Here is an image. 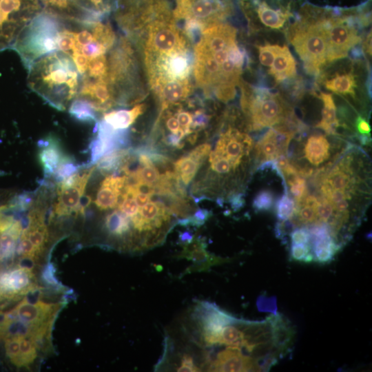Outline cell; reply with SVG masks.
<instances>
[{"instance_id": "cell-27", "label": "cell", "mask_w": 372, "mask_h": 372, "mask_svg": "<svg viewBox=\"0 0 372 372\" xmlns=\"http://www.w3.org/2000/svg\"><path fill=\"white\" fill-rule=\"evenodd\" d=\"M81 167V166L76 163L74 158L65 154L52 177L59 183L78 172Z\"/></svg>"}, {"instance_id": "cell-10", "label": "cell", "mask_w": 372, "mask_h": 372, "mask_svg": "<svg viewBox=\"0 0 372 372\" xmlns=\"http://www.w3.org/2000/svg\"><path fill=\"white\" fill-rule=\"evenodd\" d=\"M211 371H261L258 362L251 356L243 354L237 347H227L220 351L209 364Z\"/></svg>"}, {"instance_id": "cell-17", "label": "cell", "mask_w": 372, "mask_h": 372, "mask_svg": "<svg viewBox=\"0 0 372 372\" xmlns=\"http://www.w3.org/2000/svg\"><path fill=\"white\" fill-rule=\"evenodd\" d=\"M304 153L311 164L318 165L330 156V144L324 136L312 135L305 143Z\"/></svg>"}, {"instance_id": "cell-32", "label": "cell", "mask_w": 372, "mask_h": 372, "mask_svg": "<svg viewBox=\"0 0 372 372\" xmlns=\"http://www.w3.org/2000/svg\"><path fill=\"white\" fill-rule=\"evenodd\" d=\"M5 349L10 362L16 366L20 367L19 335H11L5 338Z\"/></svg>"}, {"instance_id": "cell-24", "label": "cell", "mask_w": 372, "mask_h": 372, "mask_svg": "<svg viewBox=\"0 0 372 372\" xmlns=\"http://www.w3.org/2000/svg\"><path fill=\"white\" fill-rule=\"evenodd\" d=\"M325 87L339 94H349L355 96L356 82L352 73L336 74L334 77L327 80L324 83Z\"/></svg>"}, {"instance_id": "cell-20", "label": "cell", "mask_w": 372, "mask_h": 372, "mask_svg": "<svg viewBox=\"0 0 372 372\" xmlns=\"http://www.w3.org/2000/svg\"><path fill=\"white\" fill-rule=\"evenodd\" d=\"M320 98L323 103L322 119L316 125V127L323 130L329 134H336V129L339 126L336 118V107L330 94L321 92Z\"/></svg>"}, {"instance_id": "cell-1", "label": "cell", "mask_w": 372, "mask_h": 372, "mask_svg": "<svg viewBox=\"0 0 372 372\" xmlns=\"http://www.w3.org/2000/svg\"><path fill=\"white\" fill-rule=\"evenodd\" d=\"M236 30L229 24L205 28L194 47V77L206 96L223 102L236 95L244 63V54L238 47Z\"/></svg>"}, {"instance_id": "cell-22", "label": "cell", "mask_w": 372, "mask_h": 372, "mask_svg": "<svg viewBox=\"0 0 372 372\" xmlns=\"http://www.w3.org/2000/svg\"><path fill=\"white\" fill-rule=\"evenodd\" d=\"M256 156L261 161H273L282 155L276 139L275 128L269 130L256 145Z\"/></svg>"}, {"instance_id": "cell-12", "label": "cell", "mask_w": 372, "mask_h": 372, "mask_svg": "<svg viewBox=\"0 0 372 372\" xmlns=\"http://www.w3.org/2000/svg\"><path fill=\"white\" fill-rule=\"evenodd\" d=\"M211 145L207 143L200 144L183 155L174 163L176 174L182 183L187 187L196 176L207 158Z\"/></svg>"}, {"instance_id": "cell-36", "label": "cell", "mask_w": 372, "mask_h": 372, "mask_svg": "<svg viewBox=\"0 0 372 372\" xmlns=\"http://www.w3.org/2000/svg\"><path fill=\"white\" fill-rule=\"evenodd\" d=\"M280 48L278 45L271 44L258 46L260 63L265 66H271Z\"/></svg>"}, {"instance_id": "cell-18", "label": "cell", "mask_w": 372, "mask_h": 372, "mask_svg": "<svg viewBox=\"0 0 372 372\" xmlns=\"http://www.w3.org/2000/svg\"><path fill=\"white\" fill-rule=\"evenodd\" d=\"M145 110V104H138L131 110H119L106 113L103 116V120L114 130H125L131 125Z\"/></svg>"}, {"instance_id": "cell-39", "label": "cell", "mask_w": 372, "mask_h": 372, "mask_svg": "<svg viewBox=\"0 0 372 372\" xmlns=\"http://www.w3.org/2000/svg\"><path fill=\"white\" fill-rule=\"evenodd\" d=\"M177 371L195 372L200 371V369L194 364L193 358L189 355H184L180 360V364L177 368Z\"/></svg>"}, {"instance_id": "cell-38", "label": "cell", "mask_w": 372, "mask_h": 372, "mask_svg": "<svg viewBox=\"0 0 372 372\" xmlns=\"http://www.w3.org/2000/svg\"><path fill=\"white\" fill-rule=\"evenodd\" d=\"M291 244H309L310 234L307 227L297 228L291 234Z\"/></svg>"}, {"instance_id": "cell-23", "label": "cell", "mask_w": 372, "mask_h": 372, "mask_svg": "<svg viewBox=\"0 0 372 372\" xmlns=\"http://www.w3.org/2000/svg\"><path fill=\"white\" fill-rule=\"evenodd\" d=\"M68 112L71 116L80 122H96L97 111L92 103L83 97H76L70 105Z\"/></svg>"}, {"instance_id": "cell-3", "label": "cell", "mask_w": 372, "mask_h": 372, "mask_svg": "<svg viewBox=\"0 0 372 372\" xmlns=\"http://www.w3.org/2000/svg\"><path fill=\"white\" fill-rule=\"evenodd\" d=\"M327 8L305 4L290 28L289 40L311 74L327 63Z\"/></svg>"}, {"instance_id": "cell-34", "label": "cell", "mask_w": 372, "mask_h": 372, "mask_svg": "<svg viewBox=\"0 0 372 372\" xmlns=\"http://www.w3.org/2000/svg\"><path fill=\"white\" fill-rule=\"evenodd\" d=\"M291 258L293 260L311 262L313 260L310 244H291Z\"/></svg>"}, {"instance_id": "cell-25", "label": "cell", "mask_w": 372, "mask_h": 372, "mask_svg": "<svg viewBox=\"0 0 372 372\" xmlns=\"http://www.w3.org/2000/svg\"><path fill=\"white\" fill-rule=\"evenodd\" d=\"M108 63L104 54L88 59L87 69L82 76L92 80L107 79Z\"/></svg>"}, {"instance_id": "cell-21", "label": "cell", "mask_w": 372, "mask_h": 372, "mask_svg": "<svg viewBox=\"0 0 372 372\" xmlns=\"http://www.w3.org/2000/svg\"><path fill=\"white\" fill-rule=\"evenodd\" d=\"M104 227L111 236L115 237L130 236L132 237L130 219L118 209L114 210L105 216Z\"/></svg>"}, {"instance_id": "cell-29", "label": "cell", "mask_w": 372, "mask_h": 372, "mask_svg": "<svg viewBox=\"0 0 372 372\" xmlns=\"http://www.w3.org/2000/svg\"><path fill=\"white\" fill-rule=\"evenodd\" d=\"M88 148L90 157L87 167L96 164L101 157L109 152L107 144L97 135L92 139Z\"/></svg>"}, {"instance_id": "cell-8", "label": "cell", "mask_w": 372, "mask_h": 372, "mask_svg": "<svg viewBox=\"0 0 372 372\" xmlns=\"http://www.w3.org/2000/svg\"><path fill=\"white\" fill-rule=\"evenodd\" d=\"M96 169V166L72 175L57 184V201L54 205V213L58 216L78 214L81 198L87 183Z\"/></svg>"}, {"instance_id": "cell-9", "label": "cell", "mask_w": 372, "mask_h": 372, "mask_svg": "<svg viewBox=\"0 0 372 372\" xmlns=\"http://www.w3.org/2000/svg\"><path fill=\"white\" fill-rule=\"evenodd\" d=\"M30 267L20 265L0 274V300H14L37 289Z\"/></svg>"}, {"instance_id": "cell-7", "label": "cell", "mask_w": 372, "mask_h": 372, "mask_svg": "<svg viewBox=\"0 0 372 372\" xmlns=\"http://www.w3.org/2000/svg\"><path fill=\"white\" fill-rule=\"evenodd\" d=\"M61 308L58 303L21 301L9 313L23 323L28 328L27 336L41 340L50 336L56 315Z\"/></svg>"}, {"instance_id": "cell-28", "label": "cell", "mask_w": 372, "mask_h": 372, "mask_svg": "<svg viewBox=\"0 0 372 372\" xmlns=\"http://www.w3.org/2000/svg\"><path fill=\"white\" fill-rule=\"evenodd\" d=\"M295 202L292 198L285 193L276 200L275 209L277 218L280 221L289 220L293 214Z\"/></svg>"}, {"instance_id": "cell-41", "label": "cell", "mask_w": 372, "mask_h": 372, "mask_svg": "<svg viewBox=\"0 0 372 372\" xmlns=\"http://www.w3.org/2000/svg\"><path fill=\"white\" fill-rule=\"evenodd\" d=\"M229 202L234 211L240 209L245 205V200L242 193H233L229 197Z\"/></svg>"}, {"instance_id": "cell-26", "label": "cell", "mask_w": 372, "mask_h": 372, "mask_svg": "<svg viewBox=\"0 0 372 372\" xmlns=\"http://www.w3.org/2000/svg\"><path fill=\"white\" fill-rule=\"evenodd\" d=\"M19 366L28 367L37 358V344L28 337L19 335Z\"/></svg>"}, {"instance_id": "cell-13", "label": "cell", "mask_w": 372, "mask_h": 372, "mask_svg": "<svg viewBox=\"0 0 372 372\" xmlns=\"http://www.w3.org/2000/svg\"><path fill=\"white\" fill-rule=\"evenodd\" d=\"M125 185V176L111 174L101 182L94 203L101 210L116 208L119 197Z\"/></svg>"}, {"instance_id": "cell-14", "label": "cell", "mask_w": 372, "mask_h": 372, "mask_svg": "<svg viewBox=\"0 0 372 372\" xmlns=\"http://www.w3.org/2000/svg\"><path fill=\"white\" fill-rule=\"evenodd\" d=\"M40 148L38 161L45 178L52 177L57 166L65 156L58 139L52 135L38 142Z\"/></svg>"}, {"instance_id": "cell-19", "label": "cell", "mask_w": 372, "mask_h": 372, "mask_svg": "<svg viewBox=\"0 0 372 372\" xmlns=\"http://www.w3.org/2000/svg\"><path fill=\"white\" fill-rule=\"evenodd\" d=\"M23 229L22 222L14 219L0 234V256L3 259L8 258L14 254Z\"/></svg>"}, {"instance_id": "cell-6", "label": "cell", "mask_w": 372, "mask_h": 372, "mask_svg": "<svg viewBox=\"0 0 372 372\" xmlns=\"http://www.w3.org/2000/svg\"><path fill=\"white\" fill-rule=\"evenodd\" d=\"M233 10L231 0H176L174 19L192 21L204 29L221 23Z\"/></svg>"}, {"instance_id": "cell-35", "label": "cell", "mask_w": 372, "mask_h": 372, "mask_svg": "<svg viewBox=\"0 0 372 372\" xmlns=\"http://www.w3.org/2000/svg\"><path fill=\"white\" fill-rule=\"evenodd\" d=\"M17 254L25 259L33 260L38 257L39 253L32 242L25 236L21 234L17 247Z\"/></svg>"}, {"instance_id": "cell-31", "label": "cell", "mask_w": 372, "mask_h": 372, "mask_svg": "<svg viewBox=\"0 0 372 372\" xmlns=\"http://www.w3.org/2000/svg\"><path fill=\"white\" fill-rule=\"evenodd\" d=\"M211 215V212L207 209L198 208L190 216L178 219L177 224L181 226L200 227L205 223Z\"/></svg>"}, {"instance_id": "cell-2", "label": "cell", "mask_w": 372, "mask_h": 372, "mask_svg": "<svg viewBox=\"0 0 372 372\" xmlns=\"http://www.w3.org/2000/svg\"><path fill=\"white\" fill-rule=\"evenodd\" d=\"M30 87L52 107L65 110L82 83L72 57L61 51L41 56L28 68Z\"/></svg>"}, {"instance_id": "cell-37", "label": "cell", "mask_w": 372, "mask_h": 372, "mask_svg": "<svg viewBox=\"0 0 372 372\" xmlns=\"http://www.w3.org/2000/svg\"><path fill=\"white\" fill-rule=\"evenodd\" d=\"M174 113L181 128L185 132L187 136H189L193 134V114L189 112L183 110L181 108L176 109Z\"/></svg>"}, {"instance_id": "cell-15", "label": "cell", "mask_w": 372, "mask_h": 372, "mask_svg": "<svg viewBox=\"0 0 372 372\" xmlns=\"http://www.w3.org/2000/svg\"><path fill=\"white\" fill-rule=\"evenodd\" d=\"M191 91V83L189 79H187L165 84L154 92L158 97L163 110L184 101L190 94Z\"/></svg>"}, {"instance_id": "cell-33", "label": "cell", "mask_w": 372, "mask_h": 372, "mask_svg": "<svg viewBox=\"0 0 372 372\" xmlns=\"http://www.w3.org/2000/svg\"><path fill=\"white\" fill-rule=\"evenodd\" d=\"M287 181L295 203L300 201L308 195L306 180L302 176H297Z\"/></svg>"}, {"instance_id": "cell-43", "label": "cell", "mask_w": 372, "mask_h": 372, "mask_svg": "<svg viewBox=\"0 0 372 372\" xmlns=\"http://www.w3.org/2000/svg\"><path fill=\"white\" fill-rule=\"evenodd\" d=\"M194 238V234L189 231H185L180 233L178 241L183 246L190 243Z\"/></svg>"}, {"instance_id": "cell-11", "label": "cell", "mask_w": 372, "mask_h": 372, "mask_svg": "<svg viewBox=\"0 0 372 372\" xmlns=\"http://www.w3.org/2000/svg\"><path fill=\"white\" fill-rule=\"evenodd\" d=\"M183 247L179 257L192 262V265L186 269V273L206 271L215 265L227 261L209 254L206 249V242L200 238L194 237L190 243Z\"/></svg>"}, {"instance_id": "cell-42", "label": "cell", "mask_w": 372, "mask_h": 372, "mask_svg": "<svg viewBox=\"0 0 372 372\" xmlns=\"http://www.w3.org/2000/svg\"><path fill=\"white\" fill-rule=\"evenodd\" d=\"M355 127L360 134L370 136L371 126L369 122L361 116H358L356 118Z\"/></svg>"}, {"instance_id": "cell-16", "label": "cell", "mask_w": 372, "mask_h": 372, "mask_svg": "<svg viewBox=\"0 0 372 372\" xmlns=\"http://www.w3.org/2000/svg\"><path fill=\"white\" fill-rule=\"evenodd\" d=\"M269 73L280 83L296 73V60L287 45L280 46Z\"/></svg>"}, {"instance_id": "cell-44", "label": "cell", "mask_w": 372, "mask_h": 372, "mask_svg": "<svg viewBox=\"0 0 372 372\" xmlns=\"http://www.w3.org/2000/svg\"><path fill=\"white\" fill-rule=\"evenodd\" d=\"M365 43L366 51L371 54V32L368 35Z\"/></svg>"}, {"instance_id": "cell-5", "label": "cell", "mask_w": 372, "mask_h": 372, "mask_svg": "<svg viewBox=\"0 0 372 372\" xmlns=\"http://www.w3.org/2000/svg\"><path fill=\"white\" fill-rule=\"evenodd\" d=\"M241 107L248 118L249 127L253 130L278 124L289 114L282 99L266 89L243 88Z\"/></svg>"}, {"instance_id": "cell-40", "label": "cell", "mask_w": 372, "mask_h": 372, "mask_svg": "<svg viewBox=\"0 0 372 372\" xmlns=\"http://www.w3.org/2000/svg\"><path fill=\"white\" fill-rule=\"evenodd\" d=\"M71 57L75 64L78 72L83 76L87 69L88 59L84 55L78 52L73 53L71 55Z\"/></svg>"}, {"instance_id": "cell-30", "label": "cell", "mask_w": 372, "mask_h": 372, "mask_svg": "<svg viewBox=\"0 0 372 372\" xmlns=\"http://www.w3.org/2000/svg\"><path fill=\"white\" fill-rule=\"evenodd\" d=\"M274 200V194L269 189H264L256 194L252 206L257 211H269L272 208Z\"/></svg>"}, {"instance_id": "cell-4", "label": "cell", "mask_w": 372, "mask_h": 372, "mask_svg": "<svg viewBox=\"0 0 372 372\" xmlns=\"http://www.w3.org/2000/svg\"><path fill=\"white\" fill-rule=\"evenodd\" d=\"M64 26L52 15L37 14L21 29L12 47L28 69L38 59L59 50V32Z\"/></svg>"}]
</instances>
